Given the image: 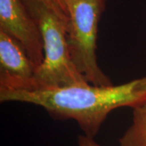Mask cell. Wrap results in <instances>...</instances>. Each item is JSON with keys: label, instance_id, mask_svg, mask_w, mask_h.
Returning <instances> with one entry per match:
<instances>
[{"label": "cell", "instance_id": "cell-2", "mask_svg": "<svg viewBox=\"0 0 146 146\" xmlns=\"http://www.w3.org/2000/svg\"><path fill=\"white\" fill-rule=\"evenodd\" d=\"M25 2L39 27L43 43L44 59L36 71L35 89L89 84L72 60L68 43V23L42 0Z\"/></svg>", "mask_w": 146, "mask_h": 146}, {"label": "cell", "instance_id": "cell-6", "mask_svg": "<svg viewBox=\"0 0 146 146\" xmlns=\"http://www.w3.org/2000/svg\"><path fill=\"white\" fill-rule=\"evenodd\" d=\"M119 146H146V102L132 109L131 124L120 137Z\"/></svg>", "mask_w": 146, "mask_h": 146}, {"label": "cell", "instance_id": "cell-3", "mask_svg": "<svg viewBox=\"0 0 146 146\" xmlns=\"http://www.w3.org/2000/svg\"><path fill=\"white\" fill-rule=\"evenodd\" d=\"M106 0H67L68 43L73 63L90 84H113L97 58L98 25Z\"/></svg>", "mask_w": 146, "mask_h": 146}, {"label": "cell", "instance_id": "cell-7", "mask_svg": "<svg viewBox=\"0 0 146 146\" xmlns=\"http://www.w3.org/2000/svg\"><path fill=\"white\" fill-rule=\"evenodd\" d=\"M49 7L54 10L68 25V13L67 0H42Z\"/></svg>", "mask_w": 146, "mask_h": 146}, {"label": "cell", "instance_id": "cell-1", "mask_svg": "<svg viewBox=\"0 0 146 146\" xmlns=\"http://www.w3.org/2000/svg\"><path fill=\"white\" fill-rule=\"evenodd\" d=\"M0 102L41 106L53 119L75 120L84 136L95 138L107 116L120 107L146 102V76L118 85H72L35 90H0Z\"/></svg>", "mask_w": 146, "mask_h": 146}, {"label": "cell", "instance_id": "cell-4", "mask_svg": "<svg viewBox=\"0 0 146 146\" xmlns=\"http://www.w3.org/2000/svg\"><path fill=\"white\" fill-rule=\"evenodd\" d=\"M0 31L21 43L36 71L44 59L43 43L39 27L25 0H0Z\"/></svg>", "mask_w": 146, "mask_h": 146}, {"label": "cell", "instance_id": "cell-5", "mask_svg": "<svg viewBox=\"0 0 146 146\" xmlns=\"http://www.w3.org/2000/svg\"><path fill=\"white\" fill-rule=\"evenodd\" d=\"M36 68L15 38L0 31V90H34Z\"/></svg>", "mask_w": 146, "mask_h": 146}, {"label": "cell", "instance_id": "cell-8", "mask_svg": "<svg viewBox=\"0 0 146 146\" xmlns=\"http://www.w3.org/2000/svg\"><path fill=\"white\" fill-rule=\"evenodd\" d=\"M78 146H102L94 138H90L84 135H80L77 140Z\"/></svg>", "mask_w": 146, "mask_h": 146}]
</instances>
